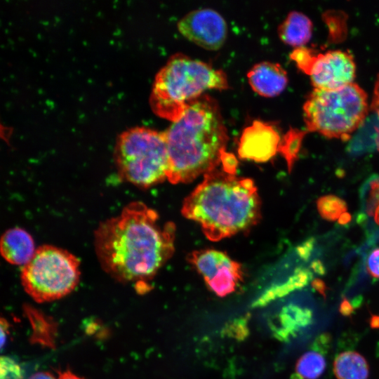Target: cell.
<instances>
[{
	"mask_svg": "<svg viewBox=\"0 0 379 379\" xmlns=\"http://www.w3.org/2000/svg\"><path fill=\"white\" fill-rule=\"evenodd\" d=\"M175 225L161 222L158 213L141 201L100 222L95 231V254L102 269L121 283H133L140 292L172 257Z\"/></svg>",
	"mask_w": 379,
	"mask_h": 379,
	"instance_id": "obj_1",
	"label": "cell"
},
{
	"mask_svg": "<svg viewBox=\"0 0 379 379\" xmlns=\"http://www.w3.org/2000/svg\"><path fill=\"white\" fill-rule=\"evenodd\" d=\"M168 155L167 180L187 183L217 168L228 140L218 105L207 95L188 102L164 131Z\"/></svg>",
	"mask_w": 379,
	"mask_h": 379,
	"instance_id": "obj_2",
	"label": "cell"
},
{
	"mask_svg": "<svg viewBox=\"0 0 379 379\" xmlns=\"http://www.w3.org/2000/svg\"><path fill=\"white\" fill-rule=\"evenodd\" d=\"M181 213L199 223L204 235L217 241L249 230L261 217V201L254 182L218 168L185 199Z\"/></svg>",
	"mask_w": 379,
	"mask_h": 379,
	"instance_id": "obj_3",
	"label": "cell"
},
{
	"mask_svg": "<svg viewBox=\"0 0 379 379\" xmlns=\"http://www.w3.org/2000/svg\"><path fill=\"white\" fill-rule=\"evenodd\" d=\"M226 74L204 61L182 53L172 55L157 73L149 98L152 111L171 122L191 100L208 89H226Z\"/></svg>",
	"mask_w": 379,
	"mask_h": 379,
	"instance_id": "obj_4",
	"label": "cell"
},
{
	"mask_svg": "<svg viewBox=\"0 0 379 379\" xmlns=\"http://www.w3.org/2000/svg\"><path fill=\"white\" fill-rule=\"evenodd\" d=\"M369 111L366 93L352 82L335 89L314 88L303 105L307 131L347 140Z\"/></svg>",
	"mask_w": 379,
	"mask_h": 379,
	"instance_id": "obj_5",
	"label": "cell"
},
{
	"mask_svg": "<svg viewBox=\"0 0 379 379\" xmlns=\"http://www.w3.org/2000/svg\"><path fill=\"white\" fill-rule=\"evenodd\" d=\"M114 159L124 181L142 189L162 182L169 168L164 132L144 126L123 131L116 142Z\"/></svg>",
	"mask_w": 379,
	"mask_h": 379,
	"instance_id": "obj_6",
	"label": "cell"
},
{
	"mask_svg": "<svg viewBox=\"0 0 379 379\" xmlns=\"http://www.w3.org/2000/svg\"><path fill=\"white\" fill-rule=\"evenodd\" d=\"M80 261L62 248L44 244L22 267L20 279L25 292L39 302H50L70 293L79 284Z\"/></svg>",
	"mask_w": 379,
	"mask_h": 379,
	"instance_id": "obj_7",
	"label": "cell"
},
{
	"mask_svg": "<svg viewBox=\"0 0 379 379\" xmlns=\"http://www.w3.org/2000/svg\"><path fill=\"white\" fill-rule=\"evenodd\" d=\"M290 57L310 77L314 88L335 89L354 82L356 65L349 52L329 50L317 53L301 46L295 48Z\"/></svg>",
	"mask_w": 379,
	"mask_h": 379,
	"instance_id": "obj_8",
	"label": "cell"
},
{
	"mask_svg": "<svg viewBox=\"0 0 379 379\" xmlns=\"http://www.w3.org/2000/svg\"><path fill=\"white\" fill-rule=\"evenodd\" d=\"M187 260L202 276L209 289L220 297L234 292L243 279L241 265L225 252L197 250L191 252Z\"/></svg>",
	"mask_w": 379,
	"mask_h": 379,
	"instance_id": "obj_9",
	"label": "cell"
},
{
	"mask_svg": "<svg viewBox=\"0 0 379 379\" xmlns=\"http://www.w3.org/2000/svg\"><path fill=\"white\" fill-rule=\"evenodd\" d=\"M180 33L195 44L208 50H218L225 43L227 25L222 15L210 8L191 11L178 22Z\"/></svg>",
	"mask_w": 379,
	"mask_h": 379,
	"instance_id": "obj_10",
	"label": "cell"
},
{
	"mask_svg": "<svg viewBox=\"0 0 379 379\" xmlns=\"http://www.w3.org/2000/svg\"><path fill=\"white\" fill-rule=\"evenodd\" d=\"M281 140L279 133L272 124L255 120L241 133L239 156L244 159L265 162L279 152Z\"/></svg>",
	"mask_w": 379,
	"mask_h": 379,
	"instance_id": "obj_11",
	"label": "cell"
},
{
	"mask_svg": "<svg viewBox=\"0 0 379 379\" xmlns=\"http://www.w3.org/2000/svg\"><path fill=\"white\" fill-rule=\"evenodd\" d=\"M247 78L255 93L268 98L279 95L288 84L286 71L280 64L270 61L255 64L247 72Z\"/></svg>",
	"mask_w": 379,
	"mask_h": 379,
	"instance_id": "obj_12",
	"label": "cell"
},
{
	"mask_svg": "<svg viewBox=\"0 0 379 379\" xmlns=\"http://www.w3.org/2000/svg\"><path fill=\"white\" fill-rule=\"evenodd\" d=\"M0 251L8 263L25 265L33 257L36 249L32 235L20 227L7 230L1 236Z\"/></svg>",
	"mask_w": 379,
	"mask_h": 379,
	"instance_id": "obj_13",
	"label": "cell"
},
{
	"mask_svg": "<svg viewBox=\"0 0 379 379\" xmlns=\"http://www.w3.org/2000/svg\"><path fill=\"white\" fill-rule=\"evenodd\" d=\"M312 22L305 14L291 11L278 27V35L286 44L295 48L303 46L310 39Z\"/></svg>",
	"mask_w": 379,
	"mask_h": 379,
	"instance_id": "obj_14",
	"label": "cell"
},
{
	"mask_svg": "<svg viewBox=\"0 0 379 379\" xmlns=\"http://www.w3.org/2000/svg\"><path fill=\"white\" fill-rule=\"evenodd\" d=\"M333 372L337 379H368L369 366L361 354L345 351L335 357Z\"/></svg>",
	"mask_w": 379,
	"mask_h": 379,
	"instance_id": "obj_15",
	"label": "cell"
},
{
	"mask_svg": "<svg viewBox=\"0 0 379 379\" xmlns=\"http://www.w3.org/2000/svg\"><path fill=\"white\" fill-rule=\"evenodd\" d=\"M321 350L320 345V347L306 352L299 358L295 366L296 375L299 379H317L323 374L326 362Z\"/></svg>",
	"mask_w": 379,
	"mask_h": 379,
	"instance_id": "obj_16",
	"label": "cell"
},
{
	"mask_svg": "<svg viewBox=\"0 0 379 379\" xmlns=\"http://www.w3.org/2000/svg\"><path fill=\"white\" fill-rule=\"evenodd\" d=\"M361 213L358 217L360 224L366 217L373 216L379 206V175L373 174L362 184L359 190Z\"/></svg>",
	"mask_w": 379,
	"mask_h": 379,
	"instance_id": "obj_17",
	"label": "cell"
},
{
	"mask_svg": "<svg viewBox=\"0 0 379 379\" xmlns=\"http://www.w3.org/2000/svg\"><path fill=\"white\" fill-rule=\"evenodd\" d=\"M307 131L291 128L281 138L279 152L285 159L291 172L297 159L302 142Z\"/></svg>",
	"mask_w": 379,
	"mask_h": 379,
	"instance_id": "obj_18",
	"label": "cell"
},
{
	"mask_svg": "<svg viewBox=\"0 0 379 379\" xmlns=\"http://www.w3.org/2000/svg\"><path fill=\"white\" fill-rule=\"evenodd\" d=\"M320 215L329 221H334L346 212V203L338 197L326 195L320 197L317 202Z\"/></svg>",
	"mask_w": 379,
	"mask_h": 379,
	"instance_id": "obj_19",
	"label": "cell"
},
{
	"mask_svg": "<svg viewBox=\"0 0 379 379\" xmlns=\"http://www.w3.org/2000/svg\"><path fill=\"white\" fill-rule=\"evenodd\" d=\"M0 365L1 379H22V370L13 359L1 357Z\"/></svg>",
	"mask_w": 379,
	"mask_h": 379,
	"instance_id": "obj_20",
	"label": "cell"
},
{
	"mask_svg": "<svg viewBox=\"0 0 379 379\" xmlns=\"http://www.w3.org/2000/svg\"><path fill=\"white\" fill-rule=\"evenodd\" d=\"M369 109L370 114L374 117L378 125L377 149L379 150V74L377 76Z\"/></svg>",
	"mask_w": 379,
	"mask_h": 379,
	"instance_id": "obj_21",
	"label": "cell"
},
{
	"mask_svg": "<svg viewBox=\"0 0 379 379\" xmlns=\"http://www.w3.org/2000/svg\"><path fill=\"white\" fill-rule=\"evenodd\" d=\"M366 267L372 277L379 279V248L370 252L366 259Z\"/></svg>",
	"mask_w": 379,
	"mask_h": 379,
	"instance_id": "obj_22",
	"label": "cell"
},
{
	"mask_svg": "<svg viewBox=\"0 0 379 379\" xmlns=\"http://www.w3.org/2000/svg\"><path fill=\"white\" fill-rule=\"evenodd\" d=\"M220 164L222 170L230 174H236L238 161L235 156L230 152L224 151L221 155Z\"/></svg>",
	"mask_w": 379,
	"mask_h": 379,
	"instance_id": "obj_23",
	"label": "cell"
},
{
	"mask_svg": "<svg viewBox=\"0 0 379 379\" xmlns=\"http://www.w3.org/2000/svg\"><path fill=\"white\" fill-rule=\"evenodd\" d=\"M8 326L9 325L6 319H1V349H3L4 345L6 340V336L8 331Z\"/></svg>",
	"mask_w": 379,
	"mask_h": 379,
	"instance_id": "obj_24",
	"label": "cell"
},
{
	"mask_svg": "<svg viewBox=\"0 0 379 379\" xmlns=\"http://www.w3.org/2000/svg\"><path fill=\"white\" fill-rule=\"evenodd\" d=\"M29 379H55L54 376L45 371L38 372L32 375Z\"/></svg>",
	"mask_w": 379,
	"mask_h": 379,
	"instance_id": "obj_25",
	"label": "cell"
},
{
	"mask_svg": "<svg viewBox=\"0 0 379 379\" xmlns=\"http://www.w3.org/2000/svg\"><path fill=\"white\" fill-rule=\"evenodd\" d=\"M58 379H84L75 374L72 373L69 371H66L60 373Z\"/></svg>",
	"mask_w": 379,
	"mask_h": 379,
	"instance_id": "obj_26",
	"label": "cell"
},
{
	"mask_svg": "<svg viewBox=\"0 0 379 379\" xmlns=\"http://www.w3.org/2000/svg\"><path fill=\"white\" fill-rule=\"evenodd\" d=\"M351 220V215L348 213H344L338 219V222L340 225H345Z\"/></svg>",
	"mask_w": 379,
	"mask_h": 379,
	"instance_id": "obj_27",
	"label": "cell"
},
{
	"mask_svg": "<svg viewBox=\"0 0 379 379\" xmlns=\"http://www.w3.org/2000/svg\"><path fill=\"white\" fill-rule=\"evenodd\" d=\"M375 222L379 225V206L375 213Z\"/></svg>",
	"mask_w": 379,
	"mask_h": 379,
	"instance_id": "obj_28",
	"label": "cell"
}]
</instances>
